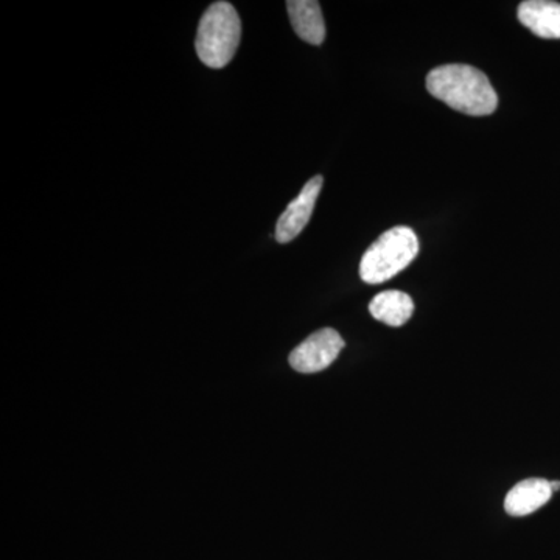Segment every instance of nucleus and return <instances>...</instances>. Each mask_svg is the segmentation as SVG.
I'll list each match as a JSON object with an SVG mask.
<instances>
[{
  "instance_id": "6",
  "label": "nucleus",
  "mask_w": 560,
  "mask_h": 560,
  "mask_svg": "<svg viewBox=\"0 0 560 560\" xmlns=\"http://www.w3.org/2000/svg\"><path fill=\"white\" fill-rule=\"evenodd\" d=\"M550 481L541 478H528L521 481L508 492L504 499V511L512 517H525L539 511L552 497Z\"/></svg>"
},
{
  "instance_id": "5",
  "label": "nucleus",
  "mask_w": 560,
  "mask_h": 560,
  "mask_svg": "<svg viewBox=\"0 0 560 560\" xmlns=\"http://www.w3.org/2000/svg\"><path fill=\"white\" fill-rule=\"evenodd\" d=\"M320 189H323V176H313L304 187L296 200L290 202L285 212L279 217L276 224V241L279 243H290L304 231L308 221L312 219L315 210L316 200H318Z\"/></svg>"
},
{
  "instance_id": "10",
  "label": "nucleus",
  "mask_w": 560,
  "mask_h": 560,
  "mask_svg": "<svg viewBox=\"0 0 560 560\" xmlns=\"http://www.w3.org/2000/svg\"><path fill=\"white\" fill-rule=\"evenodd\" d=\"M552 492L560 489V481H550Z\"/></svg>"
},
{
  "instance_id": "3",
  "label": "nucleus",
  "mask_w": 560,
  "mask_h": 560,
  "mask_svg": "<svg viewBox=\"0 0 560 560\" xmlns=\"http://www.w3.org/2000/svg\"><path fill=\"white\" fill-rule=\"evenodd\" d=\"M419 238L411 228L396 226L386 231L364 253L360 278L377 285L404 271L419 254Z\"/></svg>"
},
{
  "instance_id": "2",
  "label": "nucleus",
  "mask_w": 560,
  "mask_h": 560,
  "mask_svg": "<svg viewBox=\"0 0 560 560\" xmlns=\"http://www.w3.org/2000/svg\"><path fill=\"white\" fill-rule=\"evenodd\" d=\"M242 38V22L237 10L228 2H215L202 14L198 25V57L208 68L230 65Z\"/></svg>"
},
{
  "instance_id": "7",
  "label": "nucleus",
  "mask_w": 560,
  "mask_h": 560,
  "mask_svg": "<svg viewBox=\"0 0 560 560\" xmlns=\"http://www.w3.org/2000/svg\"><path fill=\"white\" fill-rule=\"evenodd\" d=\"M518 21L534 35L560 39V3L551 0H525L517 11Z\"/></svg>"
},
{
  "instance_id": "4",
  "label": "nucleus",
  "mask_w": 560,
  "mask_h": 560,
  "mask_svg": "<svg viewBox=\"0 0 560 560\" xmlns=\"http://www.w3.org/2000/svg\"><path fill=\"white\" fill-rule=\"evenodd\" d=\"M345 346V340L335 329L315 331L290 353L291 368L301 374H316L327 370Z\"/></svg>"
},
{
  "instance_id": "9",
  "label": "nucleus",
  "mask_w": 560,
  "mask_h": 560,
  "mask_svg": "<svg viewBox=\"0 0 560 560\" xmlns=\"http://www.w3.org/2000/svg\"><path fill=\"white\" fill-rule=\"evenodd\" d=\"M371 315L390 327H400L410 320L415 313V302L404 291L389 290L378 293L370 304Z\"/></svg>"
},
{
  "instance_id": "1",
  "label": "nucleus",
  "mask_w": 560,
  "mask_h": 560,
  "mask_svg": "<svg viewBox=\"0 0 560 560\" xmlns=\"http://www.w3.org/2000/svg\"><path fill=\"white\" fill-rule=\"evenodd\" d=\"M427 90L438 101L467 116H490L499 106L488 75L467 65H445L431 70Z\"/></svg>"
},
{
  "instance_id": "8",
  "label": "nucleus",
  "mask_w": 560,
  "mask_h": 560,
  "mask_svg": "<svg viewBox=\"0 0 560 560\" xmlns=\"http://www.w3.org/2000/svg\"><path fill=\"white\" fill-rule=\"evenodd\" d=\"M287 10L294 32L305 43L320 46L326 39V24L319 2L315 0H290Z\"/></svg>"
}]
</instances>
